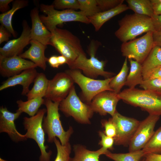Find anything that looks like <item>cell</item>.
I'll list each match as a JSON object with an SVG mask.
<instances>
[{
  "mask_svg": "<svg viewBox=\"0 0 161 161\" xmlns=\"http://www.w3.org/2000/svg\"><path fill=\"white\" fill-rule=\"evenodd\" d=\"M120 100L138 107L149 114L161 116V94L153 91L135 88L125 89L118 94Z\"/></svg>",
  "mask_w": 161,
  "mask_h": 161,
  "instance_id": "1",
  "label": "cell"
},
{
  "mask_svg": "<svg viewBox=\"0 0 161 161\" xmlns=\"http://www.w3.org/2000/svg\"><path fill=\"white\" fill-rule=\"evenodd\" d=\"M119 27L114 33L123 43L134 39L143 33L155 31L152 18L134 13L126 15L118 21Z\"/></svg>",
  "mask_w": 161,
  "mask_h": 161,
  "instance_id": "2",
  "label": "cell"
},
{
  "mask_svg": "<svg viewBox=\"0 0 161 161\" xmlns=\"http://www.w3.org/2000/svg\"><path fill=\"white\" fill-rule=\"evenodd\" d=\"M60 102H53L45 99L44 104L46 107L47 115L44 117L42 127L48 136L47 141L49 143L54 142V138H58L62 145L69 143L70 137L73 132L71 127L65 131L62 125L58 112Z\"/></svg>",
  "mask_w": 161,
  "mask_h": 161,
  "instance_id": "3",
  "label": "cell"
},
{
  "mask_svg": "<svg viewBox=\"0 0 161 161\" xmlns=\"http://www.w3.org/2000/svg\"><path fill=\"white\" fill-rule=\"evenodd\" d=\"M101 45L100 42L92 40L88 47L87 52L90 56L87 58L86 54H80L69 67L70 69L82 71L85 76L94 79L99 76L106 79L112 77L114 74L104 70L106 61H100L95 57L96 51Z\"/></svg>",
  "mask_w": 161,
  "mask_h": 161,
  "instance_id": "4",
  "label": "cell"
},
{
  "mask_svg": "<svg viewBox=\"0 0 161 161\" xmlns=\"http://www.w3.org/2000/svg\"><path fill=\"white\" fill-rule=\"evenodd\" d=\"M50 45L67 60L69 67L80 54H85L80 39L69 31L57 27L52 33Z\"/></svg>",
  "mask_w": 161,
  "mask_h": 161,
  "instance_id": "5",
  "label": "cell"
},
{
  "mask_svg": "<svg viewBox=\"0 0 161 161\" xmlns=\"http://www.w3.org/2000/svg\"><path fill=\"white\" fill-rule=\"evenodd\" d=\"M41 11L47 15L40 16V18L45 26L51 33L57 26L64 23L77 21L86 24H90L89 18L81 11H76L72 9L58 10L51 5L43 4L40 5Z\"/></svg>",
  "mask_w": 161,
  "mask_h": 161,
  "instance_id": "6",
  "label": "cell"
},
{
  "mask_svg": "<svg viewBox=\"0 0 161 161\" xmlns=\"http://www.w3.org/2000/svg\"><path fill=\"white\" fill-rule=\"evenodd\" d=\"M47 112L46 109L39 110L37 114L30 117L24 118L23 125L24 129L27 130L25 134L27 139H32L38 144L41 151V155L39 161H50L52 151L47 152V145L45 144V132L42 127V123L44 115Z\"/></svg>",
  "mask_w": 161,
  "mask_h": 161,
  "instance_id": "7",
  "label": "cell"
},
{
  "mask_svg": "<svg viewBox=\"0 0 161 161\" xmlns=\"http://www.w3.org/2000/svg\"><path fill=\"white\" fill-rule=\"evenodd\" d=\"M65 72L79 86L83 97L87 104L89 105L94 97L98 93L105 91H113L109 85L113 77L103 80H95L84 75L79 69H70Z\"/></svg>",
  "mask_w": 161,
  "mask_h": 161,
  "instance_id": "8",
  "label": "cell"
},
{
  "mask_svg": "<svg viewBox=\"0 0 161 161\" xmlns=\"http://www.w3.org/2000/svg\"><path fill=\"white\" fill-rule=\"evenodd\" d=\"M59 109L66 116H72L82 124H89L93 111L90 105L83 102L77 95L75 86L60 103Z\"/></svg>",
  "mask_w": 161,
  "mask_h": 161,
  "instance_id": "9",
  "label": "cell"
},
{
  "mask_svg": "<svg viewBox=\"0 0 161 161\" xmlns=\"http://www.w3.org/2000/svg\"><path fill=\"white\" fill-rule=\"evenodd\" d=\"M153 32H149L140 38L123 43L121 46L122 55L142 64L154 47Z\"/></svg>",
  "mask_w": 161,
  "mask_h": 161,
  "instance_id": "10",
  "label": "cell"
},
{
  "mask_svg": "<svg viewBox=\"0 0 161 161\" xmlns=\"http://www.w3.org/2000/svg\"><path fill=\"white\" fill-rule=\"evenodd\" d=\"M111 118L116 128V135L114 138V144L117 145L128 146L140 121L135 118L123 116L117 111Z\"/></svg>",
  "mask_w": 161,
  "mask_h": 161,
  "instance_id": "11",
  "label": "cell"
},
{
  "mask_svg": "<svg viewBox=\"0 0 161 161\" xmlns=\"http://www.w3.org/2000/svg\"><path fill=\"white\" fill-rule=\"evenodd\" d=\"M160 116L149 114L140 124L129 143V152L142 150L151 139Z\"/></svg>",
  "mask_w": 161,
  "mask_h": 161,
  "instance_id": "12",
  "label": "cell"
},
{
  "mask_svg": "<svg viewBox=\"0 0 161 161\" xmlns=\"http://www.w3.org/2000/svg\"><path fill=\"white\" fill-rule=\"evenodd\" d=\"M74 82L67 73H57L49 80L45 99L53 102H61L68 95L74 86Z\"/></svg>",
  "mask_w": 161,
  "mask_h": 161,
  "instance_id": "13",
  "label": "cell"
},
{
  "mask_svg": "<svg viewBox=\"0 0 161 161\" xmlns=\"http://www.w3.org/2000/svg\"><path fill=\"white\" fill-rule=\"evenodd\" d=\"M120 100L118 94L113 91H105L95 96L89 105L94 112L101 115L108 114L112 116L117 111V105Z\"/></svg>",
  "mask_w": 161,
  "mask_h": 161,
  "instance_id": "14",
  "label": "cell"
},
{
  "mask_svg": "<svg viewBox=\"0 0 161 161\" xmlns=\"http://www.w3.org/2000/svg\"><path fill=\"white\" fill-rule=\"evenodd\" d=\"M22 31L18 38L9 41L0 48V56L10 57L22 53L24 48L30 44L31 28L25 20L22 22Z\"/></svg>",
  "mask_w": 161,
  "mask_h": 161,
  "instance_id": "15",
  "label": "cell"
},
{
  "mask_svg": "<svg viewBox=\"0 0 161 161\" xmlns=\"http://www.w3.org/2000/svg\"><path fill=\"white\" fill-rule=\"evenodd\" d=\"M37 65L31 61L26 60L18 55L12 57L0 56V73L3 77L10 78Z\"/></svg>",
  "mask_w": 161,
  "mask_h": 161,
  "instance_id": "16",
  "label": "cell"
},
{
  "mask_svg": "<svg viewBox=\"0 0 161 161\" xmlns=\"http://www.w3.org/2000/svg\"><path fill=\"white\" fill-rule=\"evenodd\" d=\"M22 113L18 110L16 113L11 112L3 106L0 108V132L7 133L11 140L16 142L27 139L25 134H21L17 130L14 123Z\"/></svg>",
  "mask_w": 161,
  "mask_h": 161,
  "instance_id": "17",
  "label": "cell"
},
{
  "mask_svg": "<svg viewBox=\"0 0 161 161\" xmlns=\"http://www.w3.org/2000/svg\"><path fill=\"white\" fill-rule=\"evenodd\" d=\"M37 7L33 8L30 12L32 22L30 30L31 40L38 41L43 44L50 45L52 33L47 28L41 21Z\"/></svg>",
  "mask_w": 161,
  "mask_h": 161,
  "instance_id": "18",
  "label": "cell"
},
{
  "mask_svg": "<svg viewBox=\"0 0 161 161\" xmlns=\"http://www.w3.org/2000/svg\"><path fill=\"white\" fill-rule=\"evenodd\" d=\"M38 73L35 68L25 70L19 74L9 78L2 83L0 91L18 85L22 87V95H26L30 91L29 87L33 82Z\"/></svg>",
  "mask_w": 161,
  "mask_h": 161,
  "instance_id": "19",
  "label": "cell"
},
{
  "mask_svg": "<svg viewBox=\"0 0 161 161\" xmlns=\"http://www.w3.org/2000/svg\"><path fill=\"white\" fill-rule=\"evenodd\" d=\"M30 47L24 52L18 56L24 59H29L37 66L44 70L46 69V62L48 58L45 55L47 46L36 40H31Z\"/></svg>",
  "mask_w": 161,
  "mask_h": 161,
  "instance_id": "20",
  "label": "cell"
},
{
  "mask_svg": "<svg viewBox=\"0 0 161 161\" xmlns=\"http://www.w3.org/2000/svg\"><path fill=\"white\" fill-rule=\"evenodd\" d=\"M128 9L127 5L122 4L114 8L99 12L88 18L89 20L90 23L93 26L95 30L97 31L106 22Z\"/></svg>",
  "mask_w": 161,
  "mask_h": 161,
  "instance_id": "21",
  "label": "cell"
},
{
  "mask_svg": "<svg viewBox=\"0 0 161 161\" xmlns=\"http://www.w3.org/2000/svg\"><path fill=\"white\" fill-rule=\"evenodd\" d=\"M74 156L71 158L70 161H99L100 155H105L108 150L101 147L96 151H90L81 145H75L74 146Z\"/></svg>",
  "mask_w": 161,
  "mask_h": 161,
  "instance_id": "22",
  "label": "cell"
},
{
  "mask_svg": "<svg viewBox=\"0 0 161 161\" xmlns=\"http://www.w3.org/2000/svg\"><path fill=\"white\" fill-rule=\"evenodd\" d=\"M28 2V1L27 0L14 1L12 8L6 12L0 15L1 24L5 27L14 37H17V33L12 26V21L13 16L17 10L27 6Z\"/></svg>",
  "mask_w": 161,
  "mask_h": 161,
  "instance_id": "23",
  "label": "cell"
},
{
  "mask_svg": "<svg viewBox=\"0 0 161 161\" xmlns=\"http://www.w3.org/2000/svg\"><path fill=\"white\" fill-rule=\"evenodd\" d=\"M49 80L43 73L38 74L34 81V85L26 95L27 100L37 97H45Z\"/></svg>",
  "mask_w": 161,
  "mask_h": 161,
  "instance_id": "24",
  "label": "cell"
},
{
  "mask_svg": "<svg viewBox=\"0 0 161 161\" xmlns=\"http://www.w3.org/2000/svg\"><path fill=\"white\" fill-rule=\"evenodd\" d=\"M130 67L125 85L130 89L135 88L143 80L142 64L131 59H128Z\"/></svg>",
  "mask_w": 161,
  "mask_h": 161,
  "instance_id": "25",
  "label": "cell"
},
{
  "mask_svg": "<svg viewBox=\"0 0 161 161\" xmlns=\"http://www.w3.org/2000/svg\"><path fill=\"white\" fill-rule=\"evenodd\" d=\"M142 66V75L161 66V47L154 46Z\"/></svg>",
  "mask_w": 161,
  "mask_h": 161,
  "instance_id": "26",
  "label": "cell"
},
{
  "mask_svg": "<svg viewBox=\"0 0 161 161\" xmlns=\"http://www.w3.org/2000/svg\"><path fill=\"white\" fill-rule=\"evenodd\" d=\"M129 9L135 13L151 18L154 15L150 0H126Z\"/></svg>",
  "mask_w": 161,
  "mask_h": 161,
  "instance_id": "27",
  "label": "cell"
},
{
  "mask_svg": "<svg viewBox=\"0 0 161 161\" xmlns=\"http://www.w3.org/2000/svg\"><path fill=\"white\" fill-rule=\"evenodd\" d=\"M45 99L41 97H37L24 101L21 100H18V110L22 113L25 112L30 117L35 115L38 112L41 106L44 104Z\"/></svg>",
  "mask_w": 161,
  "mask_h": 161,
  "instance_id": "28",
  "label": "cell"
},
{
  "mask_svg": "<svg viewBox=\"0 0 161 161\" xmlns=\"http://www.w3.org/2000/svg\"><path fill=\"white\" fill-rule=\"evenodd\" d=\"M129 69L127 58H126L120 72L117 75L113 77L109 83L111 89L117 94L120 92L121 89L125 85Z\"/></svg>",
  "mask_w": 161,
  "mask_h": 161,
  "instance_id": "29",
  "label": "cell"
},
{
  "mask_svg": "<svg viewBox=\"0 0 161 161\" xmlns=\"http://www.w3.org/2000/svg\"><path fill=\"white\" fill-rule=\"evenodd\" d=\"M105 155L114 161H140L145 154L141 150L126 153H112L109 151Z\"/></svg>",
  "mask_w": 161,
  "mask_h": 161,
  "instance_id": "30",
  "label": "cell"
},
{
  "mask_svg": "<svg viewBox=\"0 0 161 161\" xmlns=\"http://www.w3.org/2000/svg\"><path fill=\"white\" fill-rule=\"evenodd\" d=\"M142 150L145 155L151 153L161 154V126L155 131Z\"/></svg>",
  "mask_w": 161,
  "mask_h": 161,
  "instance_id": "31",
  "label": "cell"
},
{
  "mask_svg": "<svg viewBox=\"0 0 161 161\" xmlns=\"http://www.w3.org/2000/svg\"><path fill=\"white\" fill-rule=\"evenodd\" d=\"M57 150V154L54 161H70V157L71 147L69 142L64 145H62L56 137L54 140Z\"/></svg>",
  "mask_w": 161,
  "mask_h": 161,
  "instance_id": "32",
  "label": "cell"
},
{
  "mask_svg": "<svg viewBox=\"0 0 161 161\" xmlns=\"http://www.w3.org/2000/svg\"><path fill=\"white\" fill-rule=\"evenodd\" d=\"M78 1L79 10L87 17L101 12L98 6L96 0H78Z\"/></svg>",
  "mask_w": 161,
  "mask_h": 161,
  "instance_id": "33",
  "label": "cell"
},
{
  "mask_svg": "<svg viewBox=\"0 0 161 161\" xmlns=\"http://www.w3.org/2000/svg\"><path fill=\"white\" fill-rule=\"evenodd\" d=\"M52 5L56 10L79 9L78 0H55Z\"/></svg>",
  "mask_w": 161,
  "mask_h": 161,
  "instance_id": "34",
  "label": "cell"
},
{
  "mask_svg": "<svg viewBox=\"0 0 161 161\" xmlns=\"http://www.w3.org/2000/svg\"><path fill=\"white\" fill-rule=\"evenodd\" d=\"M140 85L143 89L161 94V78L143 80Z\"/></svg>",
  "mask_w": 161,
  "mask_h": 161,
  "instance_id": "35",
  "label": "cell"
},
{
  "mask_svg": "<svg viewBox=\"0 0 161 161\" xmlns=\"http://www.w3.org/2000/svg\"><path fill=\"white\" fill-rule=\"evenodd\" d=\"M98 6L101 12L114 8L123 3V0H96Z\"/></svg>",
  "mask_w": 161,
  "mask_h": 161,
  "instance_id": "36",
  "label": "cell"
},
{
  "mask_svg": "<svg viewBox=\"0 0 161 161\" xmlns=\"http://www.w3.org/2000/svg\"><path fill=\"white\" fill-rule=\"evenodd\" d=\"M101 124L104 128L105 130L103 132L105 134L108 136L114 138L116 135V128L111 118H109L108 120H102Z\"/></svg>",
  "mask_w": 161,
  "mask_h": 161,
  "instance_id": "37",
  "label": "cell"
},
{
  "mask_svg": "<svg viewBox=\"0 0 161 161\" xmlns=\"http://www.w3.org/2000/svg\"><path fill=\"white\" fill-rule=\"evenodd\" d=\"M99 134L101 138L99 144L105 149H112L114 142V138L107 136L102 131H99Z\"/></svg>",
  "mask_w": 161,
  "mask_h": 161,
  "instance_id": "38",
  "label": "cell"
},
{
  "mask_svg": "<svg viewBox=\"0 0 161 161\" xmlns=\"http://www.w3.org/2000/svg\"><path fill=\"white\" fill-rule=\"evenodd\" d=\"M142 75L143 80L161 78V66L153 69Z\"/></svg>",
  "mask_w": 161,
  "mask_h": 161,
  "instance_id": "39",
  "label": "cell"
},
{
  "mask_svg": "<svg viewBox=\"0 0 161 161\" xmlns=\"http://www.w3.org/2000/svg\"><path fill=\"white\" fill-rule=\"evenodd\" d=\"M12 34L4 26H0V44L4 41H8L9 38L12 36Z\"/></svg>",
  "mask_w": 161,
  "mask_h": 161,
  "instance_id": "40",
  "label": "cell"
},
{
  "mask_svg": "<svg viewBox=\"0 0 161 161\" xmlns=\"http://www.w3.org/2000/svg\"><path fill=\"white\" fill-rule=\"evenodd\" d=\"M151 18L153 22L155 31H161V15H154Z\"/></svg>",
  "mask_w": 161,
  "mask_h": 161,
  "instance_id": "41",
  "label": "cell"
},
{
  "mask_svg": "<svg viewBox=\"0 0 161 161\" xmlns=\"http://www.w3.org/2000/svg\"><path fill=\"white\" fill-rule=\"evenodd\" d=\"M13 0H0V11L4 13L10 10L9 4Z\"/></svg>",
  "mask_w": 161,
  "mask_h": 161,
  "instance_id": "42",
  "label": "cell"
},
{
  "mask_svg": "<svg viewBox=\"0 0 161 161\" xmlns=\"http://www.w3.org/2000/svg\"><path fill=\"white\" fill-rule=\"evenodd\" d=\"M144 161H161V154L151 153L146 155Z\"/></svg>",
  "mask_w": 161,
  "mask_h": 161,
  "instance_id": "43",
  "label": "cell"
},
{
  "mask_svg": "<svg viewBox=\"0 0 161 161\" xmlns=\"http://www.w3.org/2000/svg\"><path fill=\"white\" fill-rule=\"evenodd\" d=\"M154 46L161 47V31H154L153 32Z\"/></svg>",
  "mask_w": 161,
  "mask_h": 161,
  "instance_id": "44",
  "label": "cell"
},
{
  "mask_svg": "<svg viewBox=\"0 0 161 161\" xmlns=\"http://www.w3.org/2000/svg\"><path fill=\"white\" fill-rule=\"evenodd\" d=\"M50 66L54 68H58L60 66L59 64L58 56L52 55L48 58V61Z\"/></svg>",
  "mask_w": 161,
  "mask_h": 161,
  "instance_id": "45",
  "label": "cell"
},
{
  "mask_svg": "<svg viewBox=\"0 0 161 161\" xmlns=\"http://www.w3.org/2000/svg\"><path fill=\"white\" fill-rule=\"evenodd\" d=\"M154 15H161V4H152Z\"/></svg>",
  "mask_w": 161,
  "mask_h": 161,
  "instance_id": "46",
  "label": "cell"
},
{
  "mask_svg": "<svg viewBox=\"0 0 161 161\" xmlns=\"http://www.w3.org/2000/svg\"><path fill=\"white\" fill-rule=\"evenodd\" d=\"M58 58L60 65L65 64H67V60L66 58L62 55L58 56Z\"/></svg>",
  "mask_w": 161,
  "mask_h": 161,
  "instance_id": "47",
  "label": "cell"
},
{
  "mask_svg": "<svg viewBox=\"0 0 161 161\" xmlns=\"http://www.w3.org/2000/svg\"><path fill=\"white\" fill-rule=\"evenodd\" d=\"M152 4H161V0H150Z\"/></svg>",
  "mask_w": 161,
  "mask_h": 161,
  "instance_id": "48",
  "label": "cell"
},
{
  "mask_svg": "<svg viewBox=\"0 0 161 161\" xmlns=\"http://www.w3.org/2000/svg\"><path fill=\"white\" fill-rule=\"evenodd\" d=\"M0 161H7L6 160H4L3 159H2V158H0Z\"/></svg>",
  "mask_w": 161,
  "mask_h": 161,
  "instance_id": "49",
  "label": "cell"
},
{
  "mask_svg": "<svg viewBox=\"0 0 161 161\" xmlns=\"http://www.w3.org/2000/svg\"><path fill=\"white\" fill-rule=\"evenodd\" d=\"M145 160V157L143 158V159L141 161H144Z\"/></svg>",
  "mask_w": 161,
  "mask_h": 161,
  "instance_id": "50",
  "label": "cell"
}]
</instances>
